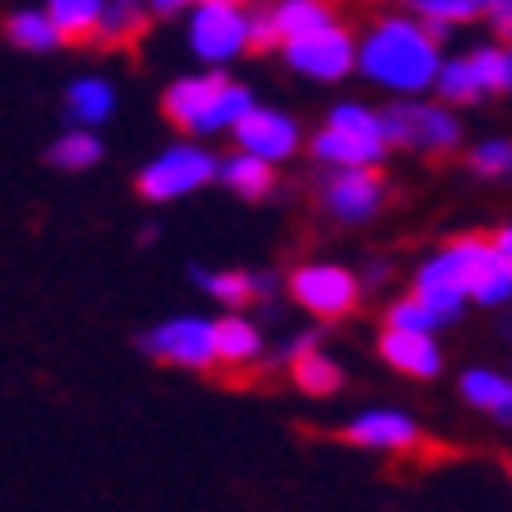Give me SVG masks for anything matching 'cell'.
<instances>
[{"mask_svg":"<svg viewBox=\"0 0 512 512\" xmlns=\"http://www.w3.org/2000/svg\"><path fill=\"white\" fill-rule=\"evenodd\" d=\"M512 296V231L489 240H456L437 249L414 278V301L433 315L437 325H451L466 301L503 306Z\"/></svg>","mask_w":512,"mask_h":512,"instance_id":"cell-1","label":"cell"},{"mask_svg":"<svg viewBox=\"0 0 512 512\" xmlns=\"http://www.w3.org/2000/svg\"><path fill=\"white\" fill-rule=\"evenodd\" d=\"M437 66H442V47L428 43L419 19H404V15L376 19L353 52V71H362L372 85L395 94L433 90Z\"/></svg>","mask_w":512,"mask_h":512,"instance_id":"cell-2","label":"cell"},{"mask_svg":"<svg viewBox=\"0 0 512 512\" xmlns=\"http://www.w3.org/2000/svg\"><path fill=\"white\" fill-rule=\"evenodd\" d=\"M254 109V94L245 85H235L231 76L221 71H207V76H184L165 90V118L184 132H226L235 127L245 113Z\"/></svg>","mask_w":512,"mask_h":512,"instance_id":"cell-3","label":"cell"},{"mask_svg":"<svg viewBox=\"0 0 512 512\" xmlns=\"http://www.w3.org/2000/svg\"><path fill=\"white\" fill-rule=\"evenodd\" d=\"M315 156L334 165V170H372L386 156V132H381V113L367 104H339L329 109L320 137H315Z\"/></svg>","mask_w":512,"mask_h":512,"instance_id":"cell-4","label":"cell"},{"mask_svg":"<svg viewBox=\"0 0 512 512\" xmlns=\"http://www.w3.org/2000/svg\"><path fill=\"white\" fill-rule=\"evenodd\" d=\"M381 132H386V146H409V151H428V156H442L461 141V123L451 118V109L414 104V99H400L395 109L381 113Z\"/></svg>","mask_w":512,"mask_h":512,"instance_id":"cell-5","label":"cell"},{"mask_svg":"<svg viewBox=\"0 0 512 512\" xmlns=\"http://www.w3.org/2000/svg\"><path fill=\"white\" fill-rule=\"evenodd\" d=\"M217 179V160L207 156L202 146H170V151H160L146 170L137 174V193L146 202H174L184 198V193H198Z\"/></svg>","mask_w":512,"mask_h":512,"instance_id":"cell-6","label":"cell"},{"mask_svg":"<svg viewBox=\"0 0 512 512\" xmlns=\"http://www.w3.org/2000/svg\"><path fill=\"white\" fill-rule=\"evenodd\" d=\"M188 43L202 62H231L240 52H249V15L231 0H202L188 24Z\"/></svg>","mask_w":512,"mask_h":512,"instance_id":"cell-7","label":"cell"},{"mask_svg":"<svg viewBox=\"0 0 512 512\" xmlns=\"http://www.w3.org/2000/svg\"><path fill=\"white\" fill-rule=\"evenodd\" d=\"M141 353L160 357V362H174V367H188V372H202L212 367V320L207 315H174L165 325L146 329L141 334Z\"/></svg>","mask_w":512,"mask_h":512,"instance_id":"cell-8","label":"cell"},{"mask_svg":"<svg viewBox=\"0 0 512 512\" xmlns=\"http://www.w3.org/2000/svg\"><path fill=\"white\" fill-rule=\"evenodd\" d=\"M282 52H287V66L292 71H301V76L311 80H343L348 71H353V33L343 29V24H334L329 19L325 29L306 33V38H292V43H282Z\"/></svg>","mask_w":512,"mask_h":512,"instance_id":"cell-9","label":"cell"},{"mask_svg":"<svg viewBox=\"0 0 512 512\" xmlns=\"http://www.w3.org/2000/svg\"><path fill=\"white\" fill-rule=\"evenodd\" d=\"M231 132H235V141H240V156L259 160V165H268V170L282 165V160H292L296 146H301V127H296L287 113L259 109V104H254Z\"/></svg>","mask_w":512,"mask_h":512,"instance_id":"cell-10","label":"cell"},{"mask_svg":"<svg viewBox=\"0 0 512 512\" xmlns=\"http://www.w3.org/2000/svg\"><path fill=\"white\" fill-rule=\"evenodd\" d=\"M292 296L311 315H343L357 301V278L339 264H306L292 278Z\"/></svg>","mask_w":512,"mask_h":512,"instance_id":"cell-11","label":"cell"},{"mask_svg":"<svg viewBox=\"0 0 512 512\" xmlns=\"http://www.w3.org/2000/svg\"><path fill=\"white\" fill-rule=\"evenodd\" d=\"M325 198L339 221H367L376 217V207L386 198V179L376 170H334L325 184Z\"/></svg>","mask_w":512,"mask_h":512,"instance_id":"cell-12","label":"cell"},{"mask_svg":"<svg viewBox=\"0 0 512 512\" xmlns=\"http://www.w3.org/2000/svg\"><path fill=\"white\" fill-rule=\"evenodd\" d=\"M348 442L372 451H404L419 442V423L400 414V409H367L348 423Z\"/></svg>","mask_w":512,"mask_h":512,"instance_id":"cell-13","label":"cell"},{"mask_svg":"<svg viewBox=\"0 0 512 512\" xmlns=\"http://www.w3.org/2000/svg\"><path fill=\"white\" fill-rule=\"evenodd\" d=\"M381 353L395 372L419 376V381H433L442 372V348H437L433 334H404V329H386L381 334Z\"/></svg>","mask_w":512,"mask_h":512,"instance_id":"cell-14","label":"cell"},{"mask_svg":"<svg viewBox=\"0 0 512 512\" xmlns=\"http://www.w3.org/2000/svg\"><path fill=\"white\" fill-rule=\"evenodd\" d=\"M66 118L76 132H94L99 123L113 118V85L99 76H85L66 90Z\"/></svg>","mask_w":512,"mask_h":512,"instance_id":"cell-15","label":"cell"},{"mask_svg":"<svg viewBox=\"0 0 512 512\" xmlns=\"http://www.w3.org/2000/svg\"><path fill=\"white\" fill-rule=\"evenodd\" d=\"M264 353V334L249 325L245 315H226V320H212V357L217 362H254V357Z\"/></svg>","mask_w":512,"mask_h":512,"instance_id":"cell-16","label":"cell"},{"mask_svg":"<svg viewBox=\"0 0 512 512\" xmlns=\"http://www.w3.org/2000/svg\"><path fill=\"white\" fill-rule=\"evenodd\" d=\"M461 395H466L475 409L494 414V419H508L512 414V381L503 372H489V367H470L461 376Z\"/></svg>","mask_w":512,"mask_h":512,"instance_id":"cell-17","label":"cell"},{"mask_svg":"<svg viewBox=\"0 0 512 512\" xmlns=\"http://www.w3.org/2000/svg\"><path fill=\"white\" fill-rule=\"evenodd\" d=\"M470 76L480 85V99L484 94H503L512 85V52L503 43H484V47H470Z\"/></svg>","mask_w":512,"mask_h":512,"instance_id":"cell-18","label":"cell"},{"mask_svg":"<svg viewBox=\"0 0 512 512\" xmlns=\"http://www.w3.org/2000/svg\"><path fill=\"white\" fill-rule=\"evenodd\" d=\"M268 19H273L278 43H292V38H306V33L325 29L329 10H325V5H315V0H282L278 10H268Z\"/></svg>","mask_w":512,"mask_h":512,"instance_id":"cell-19","label":"cell"},{"mask_svg":"<svg viewBox=\"0 0 512 512\" xmlns=\"http://www.w3.org/2000/svg\"><path fill=\"white\" fill-rule=\"evenodd\" d=\"M99 0H52L43 15H47V24L57 29V38H90L94 29H99Z\"/></svg>","mask_w":512,"mask_h":512,"instance_id":"cell-20","label":"cell"},{"mask_svg":"<svg viewBox=\"0 0 512 512\" xmlns=\"http://www.w3.org/2000/svg\"><path fill=\"white\" fill-rule=\"evenodd\" d=\"M99 156H104V141L94 137V132H76V127L47 146V160L57 170H90V165H99Z\"/></svg>","mask_w":512,"mask_h":512,"instance_id":"cell-21","label":"cell"},{"mask_svg":"<svg viewBox=\"0 0 512 512\" xmlns=\"http://www.w3.org/2000/svg\"><path fill=\"white\" fill-rule=\"evenodd\" d=\"M217 179H226L240 198H264L268 188H273V170L259 165V160H249V156L217 160Z\"/></svg>","mask_w":512,"mask_h":512,"instance_id":"cell-22","label":"cell"},{"mask_svg":"<svg viewBox=\"0 0 512 512\" xmlns=\"http://www.w3.org/2000/svg\"><path fill=\"white\" fill-rule=\"evenodd\" d=\"M5 38H10L15 47H24V52H52V47L62 43V38H57V29L47 24L43 10H19V15H10Z\"/></svg>","mask_w":512,"mask_h":512,"instance_id":"cell-23","label":"cell"},{"mask_svg":"<svg viewBox=\"0 0 512 512\" xmlns=\"http://www.w3.org/2000/svg\"><path fill=\"white\" fill-rule=\"evenodd\" d=\"M292 376H296V386L306 390V395H334V390L343 386L339 362H334V357H325V353L296 357V362H292Z\"/></svg>","mask_w":512,"mask_h":512,"instance_id":"cell-24","label":"cell"},{"mask_svg":"<svg viewBox=\"0 0 512 512\" xmlns=\"http://www.w3.org/2000/svg\"><path fill=\"white\" fill-rule=\"evenodd\" d=\"M433 90L442 94L447 104H475V99H480V85L470 76L466 57H442V66H437V76H433Z\"/></svg>","mask_w":512,"mask_h":512,"instance_id":"cell-25","label":"cell"},{"mask_svg":"<svg viewBox=\"0 0 512 512\" xmlns=\"http://www.w3.org/2000/svg\"><path fill=\"white\" fill-rule=\"evenodd\" d=\"M193 282H202V292L212 296V301H221V306H231V311L254 301L249 273H202V268H193Z\"/></svg>","mask_w":512,"mask_h":512,"instance_id":"cell-26","label":"cell"},{"mask_svg":"<svg viewBox=\"0 0 512 512\" xmlns=\"http://www.w3.org/2000/svg\"><path fill=\"white\" fill-rule=\"evenodd\" d=\"M419 24H437V29H451V24H466V19L480 15L475 0H419Z\"/></svg>","mask_w":512,"mask_h":512,"instance_id":"cell-27","label":"cell"},{"mask_svg":"<svg viewBox=\"0 0 512 512\" xmlns=\"http://www.w3.org/2000/svg\"><path fill=\"white\" fill-rule=\"evenodd\" d=\"M386 329H404V334H437V320L428 311H423L414 296H404V301H395L390 306V315H386Z\"/></svg>","mask_w":512,"mask_h":512,"instance_id":"cell-28","label":"cell"},{"mask_svg":"<svg viewBox=\"0 0 512 512\" xmlns=\"http://www.w3.org/2000/svg\"><path fill=\"white\" fill-rule=\"evenodd\" d=\"M141 24V10L137 5H104L99 10V38H127V33H137Z\"/></svg>","mask_w":512,"mask_h":512,"instance_id":"cell-29","label":"cell"},{"mask_svg":"<svg viewBox=\"0 0 512 512\" xmlns=\"http://www.w3.org/2000/svg\"><path fill=\"white\" fill-rule=\"evenodd\" d=\"M470 165H475L480 174H489V179H494V174H508V165H512V146H508L503 137H498V141H480V146L470 151Z\"/></svg>","mask_w":512,"mask_h":512,"instance_id":"cell-30","label":"cell"},{"mask_svg":"<svg viewBox=\"0 0 512 512\" xmlns=\"http://www.w3.org/2000/svg\"><path fill=\"white\" fill-rule=\"evenodd\" d=\"M278 43V33H273V19L264 15H249V52H264V47Z\"/></svg>","mask_w":512,"mask_h":512,"instance_id":"cell-31","label":"cell"},{"mask_svg":"<svg viewBox=\"0 0 512 512\" xmlns=\"http://www.w3.org/2000/svg\"><path fill=\"white\" fill-rule=\"evenodd\" d=\"M489 19H494L498 33H508L512 29V5H508V0H494V5H489Z\"/></svg>","mask_w":512,"mask_h":512,"instance_id":"cell-32","label":"cell"},{"mask_svg":"<svg viewBox=\"0 0 512 512\" xmlns=\"http://www.w3.org/2000/svg\"><path fill=\"white\" fill-rule=\"evenodd\" d=\"M315 343H320L315 334H296V339H292V362H296V357H306V353H315Z\"/></svg>","mask_w":512,"mask_h":512,"instance_id":"cell-33","label":"cell"}]
</instances>
